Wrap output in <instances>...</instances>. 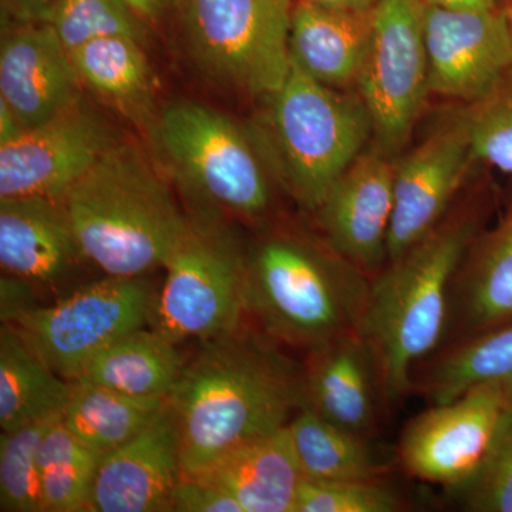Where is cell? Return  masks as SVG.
<instances>
[{
	"label": "cell",
	"mask_w": 512,
	"mask_h": 512,
	"mask_svg": "<svg viewBox=\"0 0 512 512\" xmlns=\"http://www.w3.org/2000/svg\"><path fill=\"white\" fill-rule=\"evenodd\" d=\"M248 249L222 218L188 214L148 323L175 345L224 335L247 315Z\"/></svg>",
	"instance_id": "7"
},
{
	"label": "cell",
	"mask_w": 512,
	"mask_h": 512,
	"mask_svg": "<svg viewBox=\"0 0 512 512\" xmlns=\"http://www.w3.org/2000/svg\"><path fill=\"white\" fill-rule=\"evenodd\" d=\"M447 493L466 511L512 512V402L473 476Z\"/></svg>",
	"instance_id": "33"
},
{
	"label": "cell",
	"mask_w": 512,
	"mask_h": 512,
	"mask_svg": "<svg viewBox=\"0 0 512 512\" xmlns=\"http://www.w3.org/2000/svg\"><path fill=\"white\" fill-rule=\"evenodd\" d=\"M375 8L357 10L293 2L292 66L339 90H356L369 52Z\"/></svg>",
	"instance_id": "21"
},
{
	"label": "cell",
	"mask_w": 512,
	"mask_h": 512,
	"mask_svg": "<svg viewBox=\"0 0 512 512\" xmlns=\"http://www.w3.org/2000/svg\"><path fill=\"white\" fill-rule=\"evenodd\" d=\"M0 45V100L25 130L83 99L72 55L49 23L9 26Z\"/></svg>",
	"instance_id": "16"
},
{
	"label": "cell",
	"mask_w": 512,
	"mask_h": 512,
	"mask_svg": "<svg viewBox=\"0 0 512 512\" xmlns=\"http://www.w3.org/2000/svg\"><path fill=\"white\" fill-rule=\"evenodd\" d=\"M171 512H244L220 488L192 477H181L171 497Z\"/></svg>",
	"instance_id": "35"
},
{
	"label": "cell",
	"mask_w": 512,
	"mask_h": 512,
	"mask_svg": "<svg viewBox=\"0 0 512 512\" xmlns=\"http://www.w3.org/2000/svg\"><path fill=\"white\" fill-rule=\"evenodd\" d=\"M483 170L454 110L417 146L400 154L387 262L436 227Z\"/></svg>",
	"instance_id": "13"
},
{
	"label": "cell",
	"mask_w": 512,
	"mask_h": 512,
	"mask_svg": "<svg viewBox=\"0 0 512 512\" xmlns=\"http://www.w3.org/2000/svg\"><path fill=\"white\" fill-rule=\"evenodd\" d=\"M491 382L512 383V320L444 346L413 376L414 393L430 404L450 402Z\"/></svg>",
	"instance_id": "24"
},
{
	"label": "cell",
	"mask_w": 512,
	"mask_h": 512,
	"mask_svg": "<svg viewBox=\"0 0 512 512\" xmlns=\"http://www.w3.org/2000/svg\"><path fill=\"white\" fill-rule=\"evenodd\" d=\"M86 262L62 200H0V265L35 286H56Z\"/></svg>",
	"instance_id": "20"
},
{
	"label": "cell",
	"mask_w": 512,
	"mask_h": 512,
	"mask_svg": "<svg viewBox=\"0 0 512 512\" xmlns=\"http://www.w3.org/2000/svg\"><path fill=\"white\" fill-rule=\"evenodd\" d=\"M57 0H0L3 28L46 23Z\"/></svg>",
	"instance_id": "38"
},
{
	"label": "cell",
	"mask_w": 512,
	"mask_h": 512,
	"mask_svg": "<svg viewBox=\"0 0 512 512\" xmlns=\"http://www.w3.org/2000/svg\"><path fill=\"white\" fill-rule=\"evenodd\" d=\"M490 171H481L443 220L370 282L360 335L375 355L384 406L414 393L417 367L443 346L458 269L500 207L501 188Z\"/></svg>",
	"instance_id": "1"
},
{
	"label": "cell",
	"mask_w": 512,
	"mask_h": 512,
	"mask_svg": "<svg viewBox=\"0 0 512 512\" xmlns=\"http://www.w3.org/2000/svg\"><path fill=\"white\" fill-rule=\"evenodd\" d=\"M261 329L201 342L168 396L183 477L288 426L305 404L303 366Z\"/></svg>",
	"instance_id": "2"
},
{
	"label": "cell",
	"mask_w": 512,
	"mask_h": 512,
	"mask_svg": "<svg viewBox=\"0 0 512 512\" xmlns=\"http://www.w3.org/2000/svg\"><path fill=\"white\" fill-rule=\"evenodd\" d=\"M512 320V177L498 220L477 235L454 281L443 346ZM440 348V349H441ZM439 352V350H437Z\"/></svg>",
	"instance_id": "18"
},
{
	"label": "cell",
	"mask_w": 512,
	"mask_h": 512,
	"mask_svg": "<svg viewBox=\"0 0 512 512\" xmlns=\"http://www.w3.org/2000/svg\"><path fill=\"white\" fill-rule=\"evenodd\" d=\"M426 6L444 9H495L497 0H423Z\"/></svg>",
	"instance_id": "40"
},
{
	"label": "cell",
	"mask_w": 512,
	"mask_h": 512,
	"mask_svg": "<svg viewBox=\"0 0 512 512\" xmlns=\"http://www.w3.org/2000/svg\"><path fill=\"white\" fill-rule=\"evenodd\" d=\"M167 399L136 397L87 382H74L63 423L86 446L107 454L141 433Z\"/></svg>",
	"instance_id": "28"
},
{
	"label": "cell",
	"mask_w": 512,
	"mask_h": 512,
	"mask_svg": "<svg viewBox=\"0 0 512 512\" xmlns=\"http://www.w3.org/2000/svg\"><path fill=\"white\" fill-rule=\"evenodd\" d=\"M292 8L293 0H188L178 26L207 79L265 99L291 72Z\"/></svg>",
	"instance_id": "8"
},
{
	"label": "cell",
	"mask_w": 512,
	"mask_h": 512,
	"mask_svg": "<svg viewBox=\"0 0 512 512\" xmlns=\"http://www.w3.org/2000/svg\"><path fill=\"white\" fill-rule=\"evenodd\" d=\"M154 298L144 276H107L53 305L36 306L9 325L53 372L74 383L101 350L144 328Z\"/></svg>",
	"instance_id": "9"
},
{
	"label": "cell",
	"mask_w": 512,
	"mask_h": 512,
	"mask_svg": "<svg viewBox=\"0 0 512 512\" xmlns=\"http://www.w3.org/2000/svg\"><path fill=\"white\" fill-rule=\"evenodd\" d=\"M423 0H379L357 93L373 121L372 143L389 156L406 151L431 96Z\"/></svg>",
	"instance_id": "10"
},
{
	"label": "cell",
	"mask_w": 512,
	"mask_h": 512,
	"mask_svg": "<svg viewBox=\"0 0 512 512\" xmlns=\"http://www.w3.org/2000/svg\"><path fill=\"white\" fill-rule=\"evenodd\" d=\"M454 111L477 163L512 177V64L483 97Z\"/></svg>",
	"instance_id": "30"
},
{
	"label": "cell",
	"mask_w": 512,
	"mask_h": 512,
	"mask_svg": "<svg viewBox=\"0 0 512 512\" xmlns=\"http://www.w3.org/2000/svg\"><path fill=\"white\" fill-rule=\"evenodd\" d=\"M28 281L16 278V276L3 275L0 281V301H2V323L13 322L22 313L35 309V291Z\"/></svg>",
	"instance_id": "36"
},
{
	"label": "cell",
	"mask_w": 512,
	"mask_h": 512,
	"mask_svg": "<svg viewBox=\"0 0 512 512\" xmlns=\"http://www.w3.org/2000/svg\"><path fill=\"white\" fill-rule=\"evenodd\" d=\"M424 40L430 94L457 106L483 97L512 64V35L498 8L426 6Z\"/></svg>",
	"instance_id": "15"
},
{
	"label": "cell",
	"mask_w": 512,
	"mask_h": 512,
	"mask_svg": "<svg viewBox=\"0 0 512 512\" xmlns=\"http://www.w3.org/2000/svg\"><path fill=\"white\" fill-rule=\"evenodd\" d=\"M306 353L303 406L370 440L384 399L375 355L366 339L353 333Z\"/></svg>",
	"instance_id": "19"
},
{
	"label": "cell",
	"mask_w": 512,
	"mask_h": 512,
	"mask_svg": "<svg viewBox=\"0 0 512 512\" xmlns=\"http://www.w3.org/2000/svg\"><path fill=\"white\" fill-rule=\"evenodd\" d=\"M63 416L35 421L0 436V510L43 512L39 448L47 431Z\"/></svg>",
	"instance_id": "31"
},
{
	"label": "cell",
	"mask_w": 512,
	"mask_h": 512,
	"mask_svg": "<svg viewBox=\"0 0 512 512\" xmlns=\"http://www.w3.org/2000/svg\"><path fill=\"white\" fill-rule=\"evenodd\" d=\"M177 346L151 328L131 330L93 357L76 382L168 399L185 365Z\"/></svg>",
	"instance_id": "25"
},
{
	"label": "cell",
	"mask_w": 512,
	"mask_h": 512,
	"mask_svg": "<svg viewBox=\"0 0 512 512\" xmlns=\"http://www.w3.org/2000/svg\"><path fill=\"white\" fill-rule=\"evenodd\" d=\"M62 202L84 259L107 276L163 268L188 225L160 165L127 140L114 143Z\"/></svg>",
	"instance_id": "3"
},
{
	"label": "cell",
	"mask_w": 512,
	"mask_h": 512,
	"mask_svg": "<svg viewBox=\"0 0 512 512\" xmlns=\"http://www.w3.org/2000/svg\"><path fill=\"white\" fill-rule=\"evenodd\" d=\"M183 477L177 431L168 403L156 419L101 458L89 512H171Z\"/></svg>",
	"instance_id": "17"
},
{
	"label": "cell",
	"mask_w": 512,
	"mask_h": 512,
	"mask_svg": "<svg viewBox=\"0 0 512 512\" xmlns=\"http://www.w3.org/2000/svg\"><path fill=\"white\" fill-rule=\"evenodd\" d=\"M262 101L249 131L276 187L313 214L369 146L372 116L357 90L325 86L295 66Z\"/></svg>",
	"instance_id": "5"
},
{
	"label": "cell",
	"mask_w": 512,
	"mask_h": 512,
	"mask_svg": "<svg viewBox=\"0 0 512 512\" xmlns=\"http://www.w3.org/2000/svg\"><path fill=\"white\" fill-rule=\"evenodd\" d=\"M303 477L315 481L365 480L389 476L369 440L302 406L288 424Z\"/></svg>",
	"instance_id": "27"
},
{
	"label": "cell",
	"mask_w": 512,
	"mask_h": 512,
	"mask_svg": "<svg viewBox=\"0 0 512 512\" xmlns=\"http://www.w3.org/2000/svg\"><path fill=\"white\" fill-rule=\"evenodd\" d=\"M101 458L57 420L39 448L42 511H87Z\"/></svg>",
	"instance_id": "29"
},
{
	"label": "cell",
	"mask_w": 512,
	"mask_h": 512,
	"mask_svg": "<svg viewBox=\"0 0 512 512\" xmlns=\"http://www.w3.org/2000/svg\"><path fill=\"white\" fill-rule=\"evenodd\" d=\"M120 138L83 99L0 146V200L64 194Z\"/></svg>",
	"instance_id": "12"
},
{
	"label": "cell",
	"mask_w": 512,
	"mask_h": 512,
	"mask_svg": "<svg viewBox=\"0 0 512 512\" xmlns=\"http://www.w3.org/2000/svg\"><path fill=\"white\" fill-rule=\"evenodd\" d=\"M151 30L180 22L188 0H126Z\"/></svg>",
	"instance_id": "37"
},
{
	"label": "cell",
	"mask_w": 512,
	"mask_h": 512,
	"mask_svg": "<svg viewBox=\"0 0 512 512\" xmlns=\"http://www.w3.org/2000/svg\"><path fill=\"white\" fill-rule=\"evenodd\" d=\"M497 8L500 9L505 20H507V25L512 35V0H497Z\"/></svg>",
	"instance_id": "42"
},
{
	"label": "cell",
	"mask_w": 512,
	"mask_h": 512,
	"mask_svg": "<svg viewBox=\"0 0 512 512\" xmlns=\"http://www.w3.org/2000/svg\"><path fill=\"white\" fill-rule=\"evenodd\" d=\"M154 160L190 214L266 224L276 184L248 126L197 101L161 107L146 131Z\"/></svg>",
	"instance_id": "6"
},
{
	"label": "cell",
	"mask_w": 512,
	"mask_h": 512,
	"mask_svg": "<svg viewBox=\"0 0 512 512\" xmlns=\"http://www.w3.org/2000/svg\"><path fill=\"white\" fill-rule=\"evenodd\" d=\"M293 2L312 3V5L330 6L342 9H373L379 0H293Z\"/></svg>",
	"instance_id": "41"
},
{
	"label": "cell",
	"mask_w": 512,
	"mask_h": 512,
	"mask_svg": "<svg viewBox=\"0 0 512 512\" xmlns=\"http://www.w3.org/2000/svg\"><path fill=\"white\" fill-rule=\"evenodd\" d=\"M192 478L231 495L244 512H295L305 480L288 426L229 451Z\"/></svg>",
	"instance_id": "22"
},
{
	"label": "cell",
	"mask_w": 512,
	"mask_h": 512,
	"mask_svg": "<svg viewBox=\"0 0 512 512\" xmlns=\"http://www.w3.org/2000/svg\"><path fill=\"white\" fill-rule=\"evenodd\" d=\"M396 161L370 141L312 214L330 247L370 279L389 261Z\"/></svg>",
	"instance_id": "14"
},
{
	"label": "cell",
	"mask_w": 512,
	"mask_h": 512,
	"mask_svg": "<svg viewBox=\"0 0 512 512\" xmlns=\"http://www.w3.org/2000/svg\"><path fill=\"white\" fill-rule=\"evenodd\" d=\"M25 131L13 111L0 100V146L9 144Z\"/></svg>",
	"instance_id": "39"
},
{
	"label": "cell",
	"mask_w": 512,
	"mask_h": 512,
	"mask_svg": "<svg viewBox=\"0 0 512 512\" xmlns=\"http://www.w3.org/2000/svg\"><path fill=\"white\" fill-rule=\"evenodd\" d=\"M370 282L319 232L272 229L248 248L247 315L279 345L309 352L360 333Z\"/></svg>",
	"instance_id": "4"
},
{
	"label": "cell",
	"mask_w": 512,
	"mask_h": 512,
	"mask_svg": "<svg viewBox=\"0 0 512 512\" xmlns=\"http://www.w3.org/2000/svg\"><path fill=\"white\" fill-rule=\"evenodd\" d=\"M407 508L404 495L387 477L365 480L302 481L295 512H399Z\"/></svg>",
	"instance_id": "34"
},
{
	"label": "cell",
	"mask_w": 512,
	"mask_h": 512,
	"mask_svg": "<svg viewBox=\"0 0 512 512\" xmlns=\"http://www.w3.org/2000/svg\"><path fill=\"white\" fill-rule=\"evenodd\" d=\"M74 383L53 372L9 323L0 329V429L63 416Z\"/></svg>",
	"instance_id": "26"
},
{
	"label": "cell",
	"mask_w": 512,
	"mask_h": 512,
	"mask_svg": "<svg viewBox=\"0 0 512 512\" xmlns=\"http://www.w3.org/2000/svg\"><path fill=\"white\" fill-rule=\"evenodd\" d=\"M143 45L126 36L100 37L70 55L83 89L146 133L160 107L156 74Z\"/></svg>",
	"instance_id": "23"
},
{
	"label": "cell",
	"mask_w": 512,
	"mask_h": 512,
	"mask_svg": "<svg viewBox=\"0 0 512 512\" xmlns=\"http://www.w3.org/2000/svg\"><path fill=\"white\" fill-rule=\"evenodd\" d=\"M512 402V384H478L450 402L430 404L404 427L399 460L410 477L446 490L466 483L480 466L501 417Z\"/></svg>",
	"instance_id": "11"
},
{
	"label": "cell",
	"mask_w": 512,
	"mask_h": 512,
	"mask_svg": "<svg viewBox=\"0 0 512 512\" xmlns=\"http://www.w3.org/2000/svg\"><path fill=\"white\" fill-rule=\"evenodd\" d=\"M46 23L69 53L100 37L126 36L146 43L153 32L126 0H57Z\"/></svg>",
	"instance_id": "32"
}]
</instances>
